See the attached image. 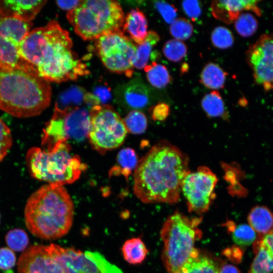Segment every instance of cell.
<instances>
[{"label":"cell","mask_w":273,"mask_h":273,"mask_svg":"<svg viewBox=\"0 0 273 273\" xmlns=\"http://www.w3.org/2000/svg\"><path fill=\"white\" fill-rule=\"evenodd\" d=\"M69 32L55 20L30 30L21 41L18 51L41 77L60 83L88 74L85 64L72 50Z\"/></svg>","instance_id":"6da1fadb"},{"label":"cell","mask_w":273,"mask_h":273,"mask_svg":"<svg viewBox=\"0 0 273 273\" xmlns=\"http://www.w3.org/2000/svg\"><path fill=\"white\" fill-rule=\"evenodd\" d=\"M188 155L162 140L140 160L134 171L133 193L145 203L174 204L180 199L183 181L190 171Z\"/></svg>","instance_id":"7a4b0ae2"},{"label":"cell","mask_w":273,"mask_h":273,"mask_svg":"<svg viewBox=\"0 0 273 273\" xmlns=\"http://www.w3.org/2000/svg\"><path fill=\"white\" fill-rule=\"evenodd\" d=\"M74 205L62 186L48 184L28 198L24 209L27 228L34 236L44 240L62 237L70 230Z\"/></svg>","instance_id":"3957f363"},{"label":"cell","mask_w":273,"mask_h":273,"mask_svg":"<svg viewBox=\"0 0 273 273\" xmlns=\"http://www.w3.org/2000/svg\"><path fill=\"white\" fill-rule=\"evenodd\" d=\"M52 88L32 67H0V109L18 118L37 116L50 105Z\"/></svg>","instance_id":"277c9868"},{"label":"cell","mask_w":273,"mask_h":273,"mask_svg":"<svg viewBox=\"0 0 273 273\" xmlns=\"http://www.w3.org/2000/svg\"><path fill=\"white\" fill-rule=\"evenodd\" d=\"M71 151V147L67 142L58 143L50 151L38 147L30 148L26 156L30 175L49 184L63 186L73 183L87 166Z\"/></svg>","instance_id":"5b68a950"},{"label":"cell","mask_w":273,"mask_h":273,"mask_svg":"<svg viewBox=\"0 0 273 273\" xmlns=\"http://www.w3.org/2000/svg\"><path fill=\"white\" fill-rule=\"evenodd\" d=\"M201 221V218H190L175 212L164 223L160 233L163 242L162 260L169 273H176L189 259L199 255L195 243L201 237L197 228Z\"/></svg>","instance_id":"8992f818"},{"label":"cell","mask_w":273,"mask_h":273,"mask_svg":"<svg viewBox=\"0 0 273 273\" xmlns=\"http://www.w3.org/2000/svg\"><path fill=\"white\" fill-rule=\"evenodd\" d=\"M66 17L75 32L84 40H96L121 30L125 18L119 2L110 0L82 1Z\"/></svg>","instance_id":"52a82bcc"},{"label":"cell","mask_w":273,"mask_h":273,"mask_svg":"<svg viewBox=\"0 0 273 273\" xmlns=\"http://www.w3.org/2000/svg\"><path fill=\"white\" fill-rule=\"evenodd\" d=\"M89 111L79 107L61 109L55 106L52 118L46 123L41 145L50 151L58 143L72 140L82 142L87 138L89 129Z\"/></svg>","instance_id":"ba28073f"},{"label":"cell","mask_w":273,"mask_h":273,"mask_svg":"<svg viewBox=\"0 0 273 273\" xmlns=\"http://www.w3.org/2000/svg\"><path fill=\"white\" fill-rule=\"evenodd\" d=\"M89 115L87 138L94 149L104 154L123 144L128 131L123 120L112 107L95 106L89 110Z\"/></svg>","instance_id":"9c48e42d"},{"label":"cell","mask_w":273,"mask_h":273,"mask_svg":"<svg viewBox=\"0 0 273 273\" xmlns=\"http://www.w3.org/2000/svg\"><path fill=\"white\" fill-rule=\"evenodd\" d=\"M95 44L98 55L108 69L128 77L132 76L136 46L122 30L102 35Z\"/></svg>","instance_id":"30bf717a"},{"label":"cell","mask_w":273,"mask_h":273,"mask_svg":"<svg viewBox=\"0 0 273 273\" xmlns=\"http://www.w3.org/2000/svg\"><path fill=\"white\" fill-rule=\"evenodd\" d=\"M48 248L65 273H123L120 268L98 252H82L54 244Z\"/></svg>","instance_id":"8fae6325"},{"label":"cell","mask_w":273,"mask_h":273,"mask_svg":"<svg viewBox=\"0 0 273 273\" xmlns=\"http://www.w3.org/2000/svg\"><path fill=\"white\" fill-rule=\"evenodd\" d=\"M217 181L216 175L207 166H199L187 174L182 183L181 191L190 212L201 214L208 210L215 197Z\"/></svg>","instance_id":"7c38bea8"},{"label":"cell","mask_w":273,"mask_h":273,"mask_svg":"<svg viewBox=\"0 0 273 273\" xmlns=\"http://www.w3.org/2000/svg\"><path fill=\"white\" fill-rule=\"evenodd\" d=\"M32 26L31 22L0 15V67L32 66L21 57L18 51L20 42L30 31Z\"/></svg>","instance_id":"4fadbf2b"},{"label":"cell","mask_w":273,"mask_h":273,"mask_svg":"<svg viewBox=\"0 0 273 273\" xmlns=\"http://www.w3.org/2000/svg\"><path fill=\"white\" fill-rule=\"evenodd\" d=\"M246 58L255 82L266 91L273 90V34L261 35L249 47Z\"/></svg>","instance_id":"5bb4252c"},{"label":"cell","mask_w":273,"mask_h":273,"mask_svg":"<svg viewBox=\"0 0 273 273\" xmlns=\"http://www.w3.org/2000/svg\"><path fill=\"white\" fill-rule=\"evenodd\" d=\"M18 273H65L48 246L33 245L24 251L18 263Z\"/></svg>","instance_id":"9a60e30c"},{"label":"cell","mask_w":273,"mask_h":273,"mask_svg":"<svg viewBox=\"0 0 273 273\" xmlns=\"http://www.w3.org/2000/svg\"><path fill=\"white\" fill-rule=\"evenodd\" d=\"M114 95L118 104L132 110L145 109L152 101L150 90L139 77L117 86Z\"/></svg>","instance_id":"2e32d148"},{"label":"cell","mask_w":273,"mask_h":273,"mask_svg":"<svg viewBox=\"0 0 273 273\" xmlns=\"http://www.w3.org/2000/svg\"><path fill=\"white\" fill-rule=\"evenodd\" d=\"M259 2L245 0L213 1L211 4V11L215 18L229 24L234 22L245 10L251 11L260 16L261 11L258 6Z\"/></svg>","instance_id":"e0dca14e"},{"label":"cell","mask_w":273,"mask_h":273,"mask_svg":"<svg viewBox=\"0 0 273 273\" xmlns=\"http://www.w3.org/2000/svg\"><path fill=\"white\" fill-rule=\"evenodd\" d=\"M47 2L45 0L0 1V15L31 22Z\"/></svg>","instance_id":"ac0fdd59"},{"label":"cell","mask_w":273,"mask_h":273,"mask_svg":"<svg viewBox=\"0 0 273 273\" xmlns=\"http://www.w3.org/2000/svg\"><path fill=\"white\" fill-rule=\"evenodd\" d=\"M148 22L144 13L139 9L131 10L125 17L122 26L123 32L138 44L146 39L148 31Z\"/></svg>","instance_id":"d6986e66"},{"label":"cell","mask_w":273,"mask_h":273,"mask_svg":"<svg viewBox=\"0 0 273 273\" xmlns=\"http://www.w3.org/2000/svg\"><path fill=\"white\" fill-rule=\"evenodd\" d=\"M247 220L249 225L259 236L266 235L273 228V214L265 206L253 207L248 215Z\"/></svg>","instance_id":"ffe728a7"},{"label":"cell","mask_w":273,"mask_h":273,"mask_svg":"<svg viewBox=\"0 0 273 273\" xmlns=\"http://www.w3.org/2000/svg\"><path fill=\"white\" fill-rule=\"evenodd\" d=\"M253 251L255 256L248 273H273V255L260 238L254 242Z\"/></svg>","instance_id":"44dd1931"},{"label":"cell","mask_w":273,"mask_h":273,"mask_svg":"<svg viewBox=\"0 0 273 273\" xmlns=\"http://www.w3.org/2000/svg\"><path fill=\"white\" fill-rule=\"evenodd\" d=\"M139 163L134 150L125 148L120 151L117 156V163L110 170V175H123L126 179L132 171H134Z\"/></svg>","instance_id":"7402d4cb"},{"label":"cell","mask_w":273,"mask_h":273,"mask_svg":"<svg viewBox=\"0 0 273 273\" xmlns=\"http://www.w3.org/2000/svg\"><path fill=\"white\" fill-rule=\"evenodd\" d=\"M227 73L214 63L207 64L203 68L200 81L207 88L219 89L224 87Z\"/></svg>","instance_id":"603a6c76"},{"label":"cell","mask_w":273,"mask_h":273,"mask_svg":"<svg viewBox=\"0 0 273 273\" xmlns=\"http://www.w3.org/2000/svg\"><path fill=\"white\" fill-rule=\"evenodd\" d=\"M159 40L160 37L156 32L148 31L145 40L136 46L133 60L134 68L138 69H144L147 65L153 48Z\"/></svg>","instance_id":"cb8c5ba5"},{"label":"cell","mask_w":273,"mask_h":273,"mask_svg":"<svg viewBox=\"0 0 273 273\" xmlns=\"http://www.w3.org/2000/svg\"><path fill=\"white\" fill-rule=\"evenodd\" d=\"M201 106L208 117H221L224 120L229 118L224 102L216 90H213L203 97Z\"/></svg>","instance_id":"d4e9b609"},{"label":"cell","mask_w":273,"mask_h":273,"mask_svg":"<svg viewBox=\"0 0 273 273\" xmlns=\"http://www.w3.org/2000/svg\"><path fill=\"white\" fill-rule=\"evenodd\" d=\"M219 270L213 260L199 254L189 259L176 273H219Z\"/></svg>","instance_id":"484cf974"},{"label":"cell","mask_w":273,"mask_h":273,"mask_svg":"<svg viewBox=\"0 0 273 273\" xmlns=\"http://www.w3.org/2000/svg\"><path fill=\"white\" fill-rule=\"evenodd\" d=\"M122 251L125 260L132 264L142 263L148 253L145 244L139 238L126 241L122 247Z\"/></svg>","instance_id":"4316f807"},{"label":"cell","mask_w":273,"mask_h":273,"mask_svg":"<svg viewBox=\"0 0 273 273\" xmlns=\"http://www.w3.org/2000/svg\"><path fill=\"white\" fill-rule=\"evenodd\" d=\"M148 81L153 86L162 88L171 81V77L167 68L155 62H152L144 68Z\"/></svg>","instance_id":"83f0119b"},{"label":"cell","mask_w":273,"mask_h":273,"mask_svg":"<svg viewBox=\"0 0 273 273\" xmlns=\"http://www.w3.org/2000/svg\"><path fill=\"white\" fill-rule=\"evenodd\" d=\"M123 121L127 131L135 134L144 132L148 125L146 115L140 110L130 111Z\"/></svg>","instance_id":"f1b7e54d"},{"label":"cell","mask_w":273,"mask_h":273,"mask_svg":"<svg viewBox=\"0 0 273 273\" xmlns=\"http://www.w3.org/2000/svg\"><path fill=\"white\" fill-rule=\"evenodd\" d=\"M258 27L256 18L249 13H241L235 21V28L238 33L243 37L252 35Z\"/></svg>","instance_id":"f546056e"},{"label":"cell","mask_w":273,"mask_h":273,"mask_svg":"<svg viewBox=\"0 0 273 273\" xmlns=\"http://www.w3.org/2000/svg\"><path fill=\"white\" fill-rule=\"evenodd\" d=\"M162 51L168 60L173 62H177L186 56L187 47L182 41L172 39L168 40L164 43Z\"/></svg>","instance_id":"4dcf8cb0"},{"label":"cell","mask_w":273,"mask_h":273,"mask_svg":"<svg viewBox=\"0 0 273 273\" xmlns=\"http://www.w3.org/2000/svg\"><path fill=\"white\" fill-rule=\"evenodd\" d=\"M256 237V232L248 224H240L235 226L232 231V239L239 246H249L255 241Z\"/></svg>","instance_id":"1f68e13d"},{"label":"cell","mask_w":273,"mask_h":273,"mask_svg":"<svg viewBox=\"0 0 273 273\" xmlns=\"http://www.w3.org/2000/svg\"><path fill=\"white\" fill-rule=\"evenodd\" d=\"M5 239L9 248L16 252L24 250L29 243L27 234L20 229L10 230L7 233Z\"/></svg>","instance_id":"d6a6232c"},{"label":"cell","mask_w":273,"mask_h":273,"mask_svg":"<svg viewBox=\"0 0 273 273\" xmlns=\"http://www.w3.org/2000/svg\"><path fill=\"white\" fill-rule=\"evenodd\" d=\"M212 44L216 48L226 49L232 47L234 42L232 32L223 26L215 27L211 34Z\"/></svg>","instance_id":"836d02e7"},{"label":"cell","mask_w":273,"mask_h":273,"mask_svg":"<svg viewBox=\"0 0 273 273\" xmlns=\"http://www.w3.org/2000/svg\"><path fill=\"white\" fill-rule=\"evenodd\" d=\"M170 33L176 39L185 40L189 38L193 33V26L188 19L179 18L175 20L170 26Z\"/></svg>","instance_id":"e575fe53"},{"label":"cell","mask_w":273,"mask_h":273,"mask_svg":"<svg viewBox=\"0 0 273 273\" xmlns=\"http://www.w3.org/2000/svg\"><path fill=\"white\" fill-rule=\"evenodd\" d=\"M85 90L79 86H73L63 93L60 97V101L63 104L62 108L66 107H78L82 102H84V98L86 94Z\"/></svg>","instance_id":"d590c367"},{"label":"cell","mask_w":273,"mask_h":273,"mask_svg":"<svg viewBox=\"0 0 273 273\" xmlns=\"http://www.w3.org/2000/svg\"><path fill=\"white\" fill-rule=\"evenodd\" d=\"M12 141L9 128L0 118V162L8 154L12 147Z\"/></svg>","instance_id":"8d00e7d4"},{"label":"cell","mask_w":273,"mask_h":273,"mask_svg":"<svg viewBox=\"0 0 273 273\" xmlns=\"http://www.w3.org/2000/svg\"><path fill=\"white\" fill-rule=\"evenodd\" d=\"M154 5L166 23L171 24L176 19L177 10L173 5L162 1H156L154 2Z\"/></svg>","instance_id":"74e56055"},{"label":"cell","mask_w":273,"mask_h":273,"mask_svg":"<svg viewBox=\"0 0 273 273\" xmlns=\"http://www.w3.org/2000/svg\"><path fill=\"white\" fill-rule=\"evenodd\" d=\"M181 5L186 15L192 21H196L200 17L202 13V6L199 1H184L182 2Z\"/></svg>","instance_id":"f35d334b"},{"label":"cell","mask_w":273,"mask_h":273,"mask_svg":"<svg viewBox=\"0 0 273 273\" xmlns=\"http://www.w3.org/2000/svg\"><path fill=\"white\" fill-rule=\"evenodd\" d=\"M16 257L13 250L7 247L0 248V269L8 271L15 265Z\"/></svg>","instance_id":"ab89813d"},{"label":"cell","mask_w":273,"mask_h":273,"mask_svg":"<svg viewBox=\"0 0 273 273\" xmlns=\"http://www.w3.org/2000/svg\"><path fill=\"white\" fill-rule=\"evenodd\" d=\"M170 113V107L165 103H159L153 107L152 110V119L156 121H163Z\"/></svg>","instance_id":"60d3db41"},{"label":"cell","mask_w":273,"mask_h":273,"mask_svg":"<svg viewBox=\"0 0 273 273\" xmlns=\"http://www.w3.org/2000/svg\"><path fill=\"white\" fill-rule=\"evenodd\" d=\"M93 94L99 99L100 102L102 103H107L111 98L109 88L105 86H97Z\"/></svg>","instance_id":"b9f144b4"},{"label":"cell","mask_w":273,"mask_h":273,"mask_svg":"<svg viewBox=\"0 0 273 273\" xmlns=\"http://www.w3.org/2000/svg\"><path fill=\"white\" fill-rule=\"evenodd\" d=\"M81 1L80 0L57 1H56V3L60 9L69 12L77 7Z\"/></svg>","instance_id":"7bdbcfd3"},{"label":"cell","mask_w":273,"mask_h":273,"mask_svg":"<svg viewBox=\"0 0 273 273\" xmlns=\"http://www.w3.org/2000/svg\"><path fill=\"white\" fill-rule=\"evenodd\" d=\"M259 238L264 247L273 255V228L267 234Z\"/></svg>","instance_id":"ee69618b"},{"label":"cell","mask_w":273,"mask_h":273,"mask_svg":"<svg viewBox=\"0 0 273 273\" xmlns=\"http://www.w3.org/2000/svg\"><path fill=\"white\" fill-rule=\"evenodd\" d=\"M219 273H241V272L235 266L226 264L219 268Z\"/></svg>","instance_id":"f6af8a7d"},{"label":"cell","mask_w":273,"mask_h":273,"mask_svg":"<svg viewBox=\"0 0 273 273\" xmlns=\"http://www.w3.org/2000/svg\"><path fill=\"white\" fill-rule=\"evenodd\" d=\"M0 218H1V217H0Z\"/></svg>","instance_id":"bcb514c9"}]
</instances>
